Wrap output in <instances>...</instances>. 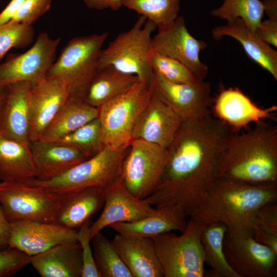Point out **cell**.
I'll list each match as a JSON object with an SVG mask.
<instances>
[{
    "instance_id": "obj_9",
    "label": "cell",
    "mask_w": 277,
    "mask_h": 277,
    "mask_svg": "<svg viewBox=\"0 0 277 277\" xmlns=\"http://www.w3.org/2000/svg\"><path fill=\"white\" fill-rule=\"evenodd\" d=\"M62 194L26 181H0V206L12 222L54 223Z\"/></svg>"
},
{
    "instance_id": "obj_28",
    "label": "cell",
    "mask_w": 277,
    "mask_h": 277,
    "mask_svg": "<svg viewBox=\"0 0 277 277\" xmlns=\"http://www.w3.org/2000/svg\"><path fill=\"white\" fill-rule=\"evenodd\" d=\"M138 80L136 76L122 73L111 66L98 69L88 86L83 101L98 108L129 90Z\"/></svg>"
},
{
    "instance_id": "obj_15",
    "label": "cell",
    "mask_w": 277,
    "mask_h": 277,
    "mask_svg": "<svg viewBox=\"0 0 277 277\" xmlns=\"http://www.w3.org/2000/svg\"><path fill=\"white\" fill-rule=\"evenodd\" d=\"M154 209L144 199L130 193L120 175L104 188V208L98 219L90 225V239L113 224L141 220L151 214Z\"/></svg>"
},
{
    "instance_id": "obj_18",
    "label": "cell",
    "mask_w": 277,
    "mask_h": 277,
    "mask_svg": "<svg viewBox=\"0 0 277 277\" xmlns=\"http://www.w3.org/2000/svg\"><path fill=\"white\" fill-rule=\"evenodd\" d=\"M214 116L237 133L251 123L274 120L276 106L261 108L238 88L222 89L212 104Z\"/></svg>"
},
{
    "instance_id": "obj_23",
    "label": "cell",
    "mask_w": 277,
    "mask_h": 277,
    "mask_svg": "<svg viewBox=\"0 0 277 277\" xmlns=\"http://www.w3.org/2000/svg\"><path fill=\"white\" fill-rule=\"evenodd\" d=\"M212 38L220 41L231 37L240 43L246 54L277 80V52L262 41L241 19L218 25L211 30Z\"/></svg>"
},
{
    "instance_id": "obj_30",
    "label": "cell",
    "mask_w": 277,
    "mask_h": 277,
    "mask_svg": "<svg viewBox=\"0 0 277 277\" xmlns=\"http://www.w3.org/2000/svg\"><path fill=\"white\" fill-rule=\"evenodd\" d=\"M227 228L222 223L207 225L201 234L205 263L210 267L215 277H239L228 264L223 250V241Z\"/></svg>"
},
{
    "instance_id": "obj_46",
    "label": "cell",
    "mask_w": 277,
    "mask_h": 277,
    "mask_svg": "<svg viewBox=\"0 0 277 277\" xmlns=\"http://www.w3.org/2000/svg\"><path fill=\"white\" fill-rule=\"evenodd\" d=\"M264 13L268 18L277 19V0H262Z\"/></svg>"
},
{
    "instance_id": "obj_40",
    "label": "cell",
    "mask_w": 277,
    "mask_h": 277,
    "mask_svg": "<svg viewBox=\"0 0 277 277\" xmlns=\"http://www.w3.org/2000/svg\"><path fill=\"white\" fill-rule=\"evenodd\" d=\"M275 203L267 204L259 209L255 216L253 227L277 236V204Z\"/></svg>"
},
{
    "instance_id": "obj_11",
    "label": "cell",
    "mask_w": 277,
    "mask_h": 277,
    "mask_svg": "<svg viewBox=\"0 0 277 277\" xmlns=\"http://www.w3.org/2000/svg\"><path fill=\"white\" fill-rule=\"evenodd\" d=\"M60 42V38H51L46 32H42L26 52L8 55L0 64V87L19 82H28L33 85L46 77L55 61Z\"/></svg>"
},
{
    "instance_id": "obj_36",
    "label": "cell",
    "mask_w": 277,
    "mask_h": 277,
    "mask_svg": "<svg viewBox=\"0 0 277 277\" xmlns=\"http://www.w3.org/2000/svg\"><path fill=\"white\" fill-rule=\"evenodd\" d=\"M32 25L8 22L0 26V61L12 48H24L33 42Z\"/></svg>"
},
{
    "instance_id": "obj_2",
    "label": "cell",
    "mask_w": 277,
    "mask_h": 277,
    "mask_svg": "<svg viewBox=\"0 0 277 277\" xmlns=\"http://www.w3.org/2000/svg\"><path fill=\"white\" fill-rule=\"evenodd\" d=\"M277 200V183L253 184L217 178L201 202L188 214L205 225L220 222L230 236H253L256 213L263 206Z\"/></svg>"
},
{
    "instance_id": "obj_32",
    "label": "cell",
    "mask_w": 277,
    "mask_h": 277,
    "mask_svg": "<svg viewBox=\"0 0 277 277\" xmlns=\"http://www.w3.org/2000/svg\"><path fill=\"white\" fill-rule=\"evenodd\" d=\"M95 263L100 277H132L112 241L101 232L91 239Z\"/></svg>"
},
{
    "instance_id": "obj_33",
    "label": "cell",
    "mask_w": 277,
    "mask_h": 277,
    "mask_svg": "<svg viewBox=\"0 0 277 277\" xmlns=\"http://www.w3.org/2000/svg\"><path fill=\"white\" fill-rule=\"evenodd\" d=\"M181 0H121L122 6L136 12L153 22L157 28L179 16Z\"/></svg>"
},
{
    "instance_id": "obj_37",
    "label": "cell",
    "mask_w": 277,
    "mask_h": 277,
    "mask_svg": "<svg viewBox=\"0 0 277 277\" xmlns=\"http://www.w3.org/2000/svg\"><path fill=\"white\" fill-rule=\"evenodd\" d=\"M91 220L83 224L77 231V242L80 245L82 257L81 277H100L90 245V226Z\"/></svg>"
},
{
    "instance_id": "obj_34",
    "label": "cell",
    "mask_w": 277,
    "mask_h": 277,
    "mask_svg": "<svg viewBox=\"0 0 277 277\" xmlns=\"http://www.w3.org/2000/svg\"><path fill=\"white\" fill-rule=\"evenodd\" d=\"M56 141L73 146L83 152L88 158L97 154L105 147L102 138L98 117Z\"/></svg>"
},
{
    "instance_id": "obj_3",
    "label": "cell",
    "mask_w": 277,
    "mask_h": 277,
    "mask_svg": "<svg viewBox=\"0 0 277 277\" xmlns=\"http://www.w3.org/2000/svg\"><path fill=\"white\" fill-rule=\"evenodd\" d=\"M261 184L277 183V126L262 121L228 137L217 178Z\"/></svg>"
},
{
    "instance_id": "obj_10",
    "label": "cell",
    "mask_w": 277,
    "mask_h": 277,
    "mask_svg": "<svg viewBox=\"0 0 277 277\" xmlns=\"http://www.w3.org/2000/svg\"><path fill=\"white\" fill-rule=\"evenodd\" d=\"M167 160L166 149L133 140L122 164L121 177L130 193L145 199L160 184Z\"/></svg>"
},
{
    "instance_id": "obj_25",
    "label": "cell",
    "mask_w": 277,
    "mask_h": 277,
    "mask_svg": "<svg viewBox=\"0 0 277 277\" xmlns=\"http://www.w3.org/2000/svg\"><path fill=\"white\" fill-rule=\"evenodd\" d=\"M32 86L28 82H19L8 86L0 127L2 133L27 145L30 129L29 94Z\"/></svg>"
},
{
    "instance_id": "obj_31",
    "label": "cell",
    "mask_w": 277,
    "mask_h": 277,
    "mask_svg": "<svg viewBox=\"0 0 277 277\" xmlns=\"http://www.w3.org/2000/svg\"><path fill=\"white\" fill-rule=\"evenodd\" d=\"M264 14V5L261 0H223L220 7L210 12L212 16L227 23L241 19L253 32L262 21Z\"/></svg>"
},
{
    "instance_id": "obj_47",
    "label": "cell",
    "mask_w": 277,
    "mask_h": 277,
    "mask_svg": "<svg viewBox=\"0 0 277 277\" xmlns=\"http://www.w3.org/2000/svg\"><path fill=\"white\" fill-rule=\"evenodd\" d=\"M8 92L7 87H0V127L2 121Z\"/></svg>"
},
{
    "instance_id": "obj_41",
    "label": "cell",
    "mask_w": 277,
    "mask_h": 277,
    "mask_svg": "<svg viewBox=\"0 0 277 277\" xmlns=\"http://www.w3.org/2000/svg\"><path fill=\"white\" fill-rule=\"evenodd\" d=\"M255 32L264 42L274 47H277V19L268 18L262 21Z\"/></svg>"
},
{
    "instance_id": "obj_26",
    "label": "cell",
    "mask_w": 277,
    "mask_h": 277,
    "mask_svg": "<svg viewBox=\"0 0 277 277\" xmlns=\"http://www.w3.org/2000/svg\"><path fill=\"white\" fill-rule=\"evenodd\" d=\"M30 264L42 277H81L80 245L76 243L55 245L30 256Z\"/></svg>"
},
{
    "instance_id": "obj_5",
    "label": "cell",
    "mask_w": 277,
    "mask_h": 277,
    "mask_svg": "<svg viewBox=\"0 0 277 277\" xmlns=\"http://www.w3.org/2000/svg\"><path fill=\"white\" fill-rule=\"evenodd\" d=\"M107 32L70 39L51 66L47 76L58 77L67 85L70 98L84 100L96 74Z\"/></svg>"
},
{
    "instance_id": "obj_4",
    "label": "cell",
    "mask_w": 277,
    "mask_h": 277,
    "mask_svg": "<svg viewBox=\"0 0 277 277\" xmlns=\"http://www.w3.org/2000/svg\"><path fill=\"white\" fill-rule=\"evenodd\" d=\"M156 28L155 24L140 15L129 30L102 50L98 69L111 66L150 85L153 74L150 64L152 34Z\"/></svg>"
},
{
    "instance_id": "obj_20",
    "label": "cell",
    "mask_w": 277,
    "mask_h": 277,
    "mask_svg": "<svg viewBox=\"0 0 277 277\" xmlns=\"http://www.w3.org/2000/svg\"><path fill=\"white\" fill-rule=\"evenodd\" d=\"M38 180L56 177L88 159L81 151L59 141L41 139L29 143ZM90 158V157H89Z\"/></svg>"
},
{
    "instance_id": "obj_48",
    "label": "cell",
    "mask_w": 277,
    "mask_h": 277,
    "mask_svg": "<svg viewBox=\"0 0 277 277\" xmlns=\"http://www.w3.org/2000/svg\"></svg>"
},
{
    "instance_id": "obj_35",
    "label": "cell",
    "mask_w": 277,
    "mask_h": 277,
    "mask_svg": "<svg viewBox=\"0 0 277 277\" xmlns=\"http://www.w3.org/2000/svg\"><path fill=\"white\" fill-rule=\"evenodd\" d=\"M150 66L153 73L176 83H192L197 81L183 64L174 59L151 51Z\"/></svg>"
},
{
    "instance_id": "obj_16",
    "label": "cell",
    "mask_w": 277,
    "mask_h": 277,
    "mask_svg": "<svg viewBox=\"0 0 277 277\" xmlns=\"http://www.w3.org/2000/svg\"><path fill=\"white\" fill-rule=\"evenodd\" d=\"M9 247L32 256L55 245L78 243L77 231L53 223L32 220L11 222Z\"/></svg>"
},
{
    "instance_id": "obj_8",
    "label": "cell",
    "mask_w": 277,
    "mask_h": 277,
    "mask_svg": "<svg viewBox=\"0 0 277 277\" xmlns=\"http://www.w3.org/2000/svg\"><path fill=\"white\" fill-rule=\"evenodd\" d=\"M151 97L150 85L138 80L129 90L98 108L105 146L119 148L130 145L135 124Z\"/></svg>"
},
{
    "instance_id": "obj_29",
    "label": "cell",
    "mask_w": 277,
    "mask_h": 277,
    "mask_svg": "<svg viewBox=\"0 0 277 277\" xmlns=\"http://www.w3.org/2000/svg\"><path fill=\"white\" fill-rule=\"evenodd\" d=\"M98 116V108L84 101L69 97L40 139L58 141Z\"/></svg>"
},
{
    "instance_id": "obj_13",
    "label": "cell",
    "mask_w": 277,
    "mask_h": 277,
    "mask_svg": "<svg viewBox=\"0 0 277 277\" xmlns=\"http://www.w3.org/2000/svg\"><path fill=\"white\" fill-rule=\"evenodd\" d=\"M150 87L152 92L183 121L197 120L211 114V85L205 80L176 83L153 73Z\"/></svg>"
},
{
    "instance_id": "obj_39",
    "label": "cell",
    "mask_w": 277,
    "mask_h": 277,
    "mask_svg": "<svg viewBox=\"0 0 277 277\" xmlns=\"http://www.w3.org/2000/svg\"><path fill=\"white\" fill-rule=\"evenodd\" d=\"M53 0H25L19 10L9 22L32 24L50 9Z\"/></svg>"
},
{
    "instance_id": "obj_21",
    "label": "cell",
    "mask_w": 277,
    "mask_h": 277,
    "mask_svg": "<svg viewBox=\"0 0 277 277\" xmlns=\"http://www.w3.org/2000/svg\"><path fill=\"white\" fill-rule=\"evenodd\" d=\"M186 216L179 206L165 205L155 207L151 214L138 221L115 223L109 227L125 236L152 238L173 230L182 232L187 226Z\"/></svg>"
},
{
    "instance_id": "obj_14",
    "label": "cell",
    "mask_w": 277,
    "mask_h": 277,
    "mask_svg": "<svg viewBox=\"0 0 277 277\" xmlns=\"http://www.w3.org/2000/svg\"><path fill=\"white\" fill-rule=\"evenodd\" d=\"M223 250L226 260L239 277H272L276 275L277 253L258 242L253 236L226 234Z\"/></svg>"
},
{
    "instance_id": "obj_22",
    "label": "cell",
    "mask_w": 277,
    "mask_h": 277,
    "mask_svg": "<svg viewBox=\"0 0 277 277\" xmlns=\"http://www.w3.org/2000/svg\"><path fill=\"white\" fill-rule=\"evenodd\" d=\"M62 194L53 223L79 228L104 205V188L89 187Z\"/></svg>"
},
{
    "instance_id": "obj_12",
    "label": "cell",
    "mask_w": 277,
    "mask_h": 277,
    "mask_svg": "<svg viewBox=\"0 0 277 277\" xmlns=\"http://www.w3.org/2000/svg\"><path fill=\"white\" fill-rule=\"evenodd\" d=\"M152 37L151 51L169 57L186 66L197 80H205L208 66L200 58L206 43L194 37L188 30L184 18L178 17L170 23L157 28Z\"/></svg>"
},
{
    "instance_id": "obj_43",
    "label": "cell",
    "mask_w": 277,
    "mask_h": 277,
    "mask_svg": "<svg viewBox=\"0 0 277 277\" xmlns=\"http://www.w3.org/2000/svg\"><path fill=\"white\" fill-rule=\"evenodd\" d=\"M25 0H11L0 13V26L10 21L21 9Z\"/></svg>"
},
{
    "instance_id": "obj_38",
    "label": "cell",
    "mask_w": 277,
    "mask_h": 277,
    "mask_svg": "<svg viewBox=\"0 0 277 277\" xmlns=\"http://www.w3.org/2000/svg\"><path fill=\"white\" fill-rule=\"evenodd\" d=\"M30 256L13 248L0 250V277L14 274L30 264Z\"/></svg>"
},
{
    "instance_id": "obj_44",
    "label": "cell",
    "mask_w": 277,
    "mask_h": 277,
    "mask_svg": "<svg viewBox=\"0 0 277 277\" xmlns=\"http://www.w3.org/2000/svg\"><path fill=\"white\" fill-rule=\"evenodd\" d=\"M11 230V222L6 217L0 206V250L8 247V243Z\"/></svg>"
},
{
    "instance_id": "obj_6",
    "label": "cell",
    "mask_w": 277,
    "mask_h": 277,
    "mask_svg": "<svg viewBox=\"0 0 277 277\" xmlns=\"http://www.w3.org/2000/svg\"><path fill=\"white\" fill-rule=\"evenodd\" d=\"M206 225L190 217L177 235L171 232L152 238L164 277H203L205 254L201 234Z\"/></svg>"
},
{
    "instance_id": "obj_19",
    "label": "cell",
    "mask_w": 277,
    "mask_h": 277,
    "mask_svg": "<svg viewBox=\"0 0 277 277\" xmlns=\"http://www.w3.org/2000/svg\"><path fill=\"white\" fill-rule=\"evenodd\" d=\"M183 121L166 104L152 92V97L138 116L132 133L141 140L167 149L176 135Z\"/></svg>"
},
{
    "instance_id": "obj_17",
    "label": "cell",
    "mask_w": 277,
    "mask_h": 277,
    "mask_svg": "<svg viewBox=\"0 0 277 277\" xmlns=\"http://www.w3.org/2000/svg\"><path fill=\"white\" fill-rule=\"evenodd\" d=\"M69 97L66 83L56 76H47L32 86L29 94V142L41 138Z\"/></svg>"
},
{
    "instance_id": "obj_27",
    "label": "cell",
    "mask_w": 277,
    "mask_h": 277,
    "mask_svg": "<svg viewBox=\"0 0 277 277\" xmlns=\"http://www.w3.org/2000/svg\"><path fill=\"white\" fill-rule=\"evenodd\" d=\"M36 177L29 145L0 132V181H27Z\"/></svg>"
},
{
    "instance_id": "obj_42",
    "label": "cell",
    "mask_w": 277,
    "mask_h": 277,
    "mask_svg": "<svg viewBox=\"0 0 277 277\" xmlns=\"http://www.w3.org/2000/svg\"><path fill=\"white\" fill-rule=\"evenodd\" d=\"M87 7L98 10H119L122 7L121 0H81Z\"/></svg>"
},
{
    "instance_id": "obj_1",
    "label": "cell",
    "mask_w": 277,
    "mask_h": 277,
    "mask_svg": "<svg viewBox=\"0 0 277 277\" xmlns=\"http://www.w3.org/2000/svg\"><path fill=\"white\" fill-rule=\"evenodd\" d=\"M232 132L212 114L183 121L166 149L168 160L161 182L145 200L155 207L179 206L188 216L217 179L220 160Z\"/></svg>"
},
{
    "instance_id": "obj_7",
    "label": "cell",
    "mask_w": 277,
    "mask_h": 277,
    "mask_svg": "<svg viewBox=\"0 0 277 277\" xmlns=\"http://www.w3.org/2000/svg\"><path fill=\"white\" fill-rule=\"evenodd\" d=\"M129 148V145L119 148L105 146L97 154L56 177L46 180L33 179L26 182L58 194L89 187L105 188L121 175Z\"/></svg>"
},
{
    "instance_id": "obj_24",
    "label": "cell",
    "mask_w": 277,
    "mask_h": 277,
    "mask_svg": "<svg viewBox=\"0 0 277 277\" xmlns=\"http://www.w3.org/2000/svg\"><path fill=\"white\" fill-rule=\"evenodd\" d=\"M132 277H162L152 238L115 235L111 241Z\"/></svg>"
},
{
    "instance_id": "obj_45",
    "label": "cell",
    "mask_w": 277,
    "mask_h": 277,
    "mask_svg": "<svg viewBox=\"0 0 277 277\" xmlns=\"http://www.w3.org/2000/svg\"><path fill=\"white\" fill-rule=\"evenodd\" d=\"M253 237L258 242L271 248L277 253V236L266 233L256 227H253Z\"/></svg>"
}]
</instances>
